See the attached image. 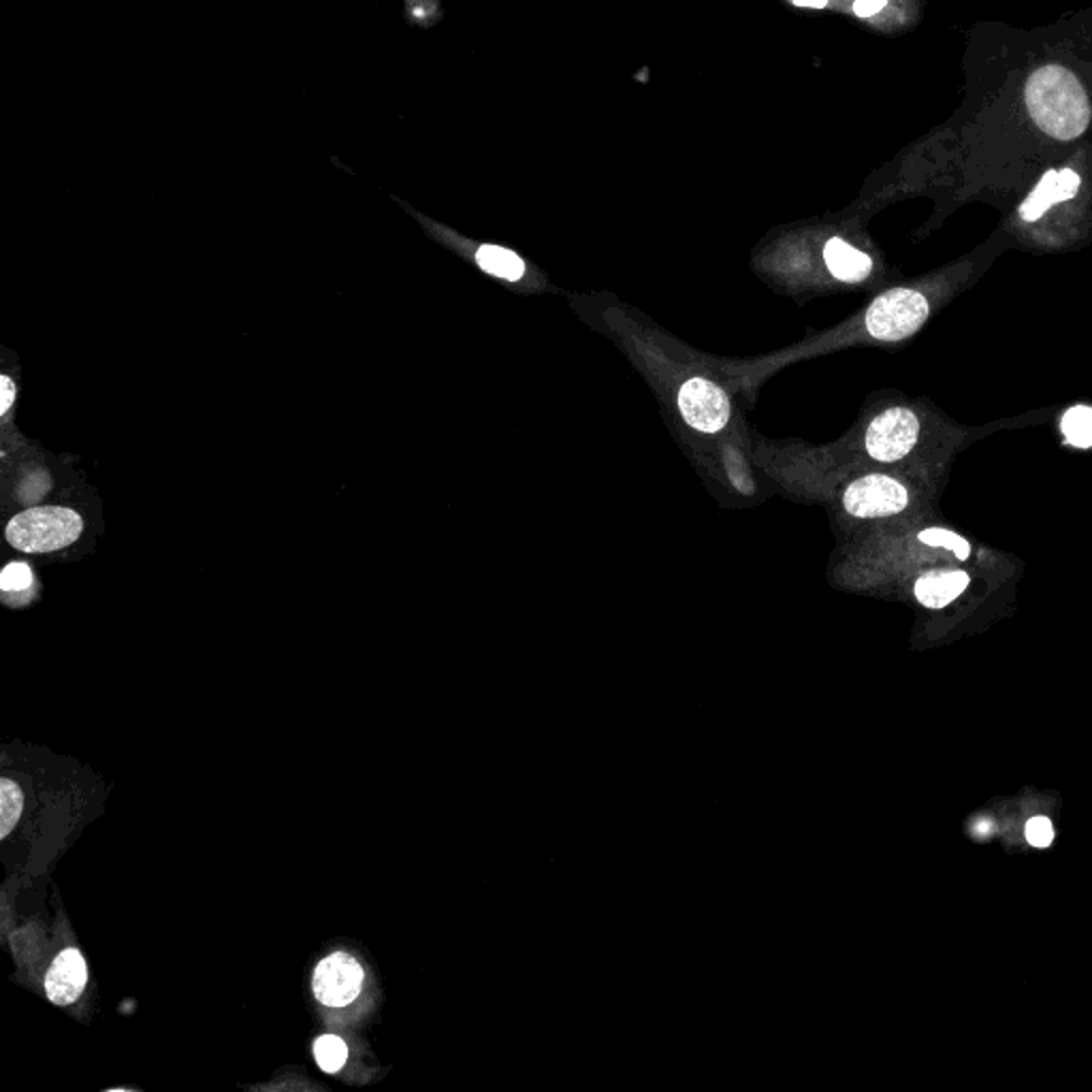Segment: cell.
I'll use <instances>...</instances> for the list:
<instances>
[{"label": "cell", "mask_w": 1092, "mask_h": 1092, "mask_svg": "<svg viewBox=\"0 0 1092 1092\" xmlns=\"http://www.w3.org/2000/svg\"><path fill=\"white\" fill-rule=\"evenodd\" d=\"M476 262L482 271L508 282H516L525 273L523 258L499 245H480L476 252Z\"/></svg>", "instance_id": "7c38bea8"}, {"label": "cell", "mask_w": 1092, "mask_h": 1092, "mask_svg": "<svg viewBox=\"0 0 1092 1092\" xmlns=\"http://www.w3.org/2000/svg\"><path fill=\"white\" fill-rule=\"evenodd\" d=\"M1054 838V828L1047 817H1032L1026 823V840L1032 847H1047Z\"/></svg>", "instance_id": "ac0fdd59"}, {"label": "cell", "mask_w": 1092, "mask_h": 1092, "mask_svg": "<svg viewBox=\"0 0 1092 1092\" xmlns=\"http://www.w3.org/2000/svg\"><path fill=\"white\" fill-rule=\"evenodd\" d=\"M34 584V576H32V569L28 563L23 561H11L4 569H2V576H0V589L11 595V593H23V591H30Z\"/></svg>", "instance_id": "e0dca14e"}, {"label": "cell", "mask_w": 1092, "mask_h": 1092, "mask_svg": "<svg viewBox=\"0 0 1092 1092\" xmlns=\"http://www.w3.org/2000/svg\"><path fill=\"white\" fill-rule=\"evenodd\" d=\"M928 299L911 288H892L879 294L866 311V331L883 341L913 335L928 318Z\"/></svg>", "instance_id": "3957f363"}, {"label": "cell", "mask_w": 1092, "mask_h": 1092, "mask_svg": "<svg viewBox=\"0 0 1092 1092\" xmlns=\"http://www.w3.org/2000/svg\"><path fill=\"white\" fill-rule=\"evenodd\" d=\"M823 260H825L830 273L842 282H862L864 277H868V273L872 269V260L868 258V254L855 250L853 245H849L847 241H842L838 237H834L825 243Z\"/></svg>", "instance_id": "8fae6325"}, {"label": "cell", "mask_w": 1092, "mask_h": 1092, "mask_svg": "<svg viewBox=\"0 0 1092 1092\" xmlns=\"http://www.w3.org/2000/svg\"><path fill=\"white\" fill-rule=\"evenodd\" d=\"M314 1058L324 1073H337L348 1058V1047L339 1037L324 1034L314 1043Z\"/></svg>", "instance_id": "9a60e30c"}, {"label": "cell", "mask_w": 1092, "mask_h": 1092, "mask_svg": "<svg viewBox=\"0 0 1092 1092\" xmlns=\"http://www.w3.org/2000/svg\"><path fill=\"white\" fill-rule=\"evenodd\" d=\"M1064 441L1075 448H1092V405H1073L1060 418Z\"/></svg>", "instance_id": "4fadbf2b"}, {"label": "cell", "mask_w": 1092, "mask_h": 1092, "mask_svg": "<svg viewBox=\"0 0 1092 1092\" xmlns=\"http://www.w3.org/2000/svg\"><path fill=\"white\" fill-rule=\"evenodd\" d=\"M887 0H855L853 4V11L860 15V17H870L874 15L879 9H883Z\"/></svg>", "instance_id": "ffe728a7"}, {"label": "cell", "mask_w": 1092, "mask_h": 1092, "mask_svg": "<svg viewBox=\"0 0 1092 1092\" xmlns=\"http://www.w3.org/2000/svg\"><path fill=\"white\" fill-rule=\"evenodd\" d=\"M968 582L970 578L962 569H934L917 578L915 597L926 608H943L962 595Z\"/></svg>", "instance_id": "30bf717a"}, {"label": "cell", "mask_w": 1092, "mask_h": 1092, "mask_svg": "<svg viewBox=\"0 0 1092 1092\" xmlns=\"http://www.w3.org/2000/svg\"><path fill=\"white\" fill-rule=\"evenodd\" d=\"M1024 100L1032 122L1054 139L1071 141L1088 128V96L1079 79L1064 66L1037 68L1026 81Z\"/></svg>", "instance_id": "6da1fadb"}, {"label": "cell", "mask_w": 1092, "mask_h": 1092, "mask_svg": "<svg viewBox=\"0 0 1092 1092\" xmlns=\"http://www.w3.org/2000/svg\"><path fill=\"white\" fill-rule=\"evenodd\" d=\"M678 410L685 422L700 433H717L729 420L727 395L704 378H689L678 390Z\"/></svg>", "instance_id": "8992f818"}, {"label": "cell", "mask_w": 1092, "mask_h": 1092, "mask_svg": "<svg viewBox=\"0 0 1092 1092\" xmlns=\"http://www.w3.org/2000/svg\"><path fill=\"white\" fill-rule=\"evenodd\" d=\"M906 503V488L898 480L883 473H868L857 478L845 488L842 495L845 510L857 518L892 516L902 512Z\"/></svg>", "instance_id": "5b68a950"}, {"label": "cell", "mask_w": 1092, "mask_h": 1092, "mask_svg": "<svg viewBox=\"0 0 1092 1092\" xmlns=\"http://www.w3.org/2000/svg\"><path fill=\"white\" fill-rule=\"evenodd\" d=\"M23 808V796L21 789L9 781H0V838L9 836V832L15 828L19 815Z\"/></svg>", "instance_id": "5bb4252c"}, {"label": "cell", "mask_w": 1092, "mask_h": 1092, "mask_svg": "<svg viewBox=\"0 0 1092 1092\" xmlns=\"http://www.w3.org/2000/svg\"><path fill=\"white\" fill-rule=\"evenodd\" d=\"M919 435V420L906 407H889L881 412L866 429V452L881 463H894L906 456Z\"/></svg>", "instance_id": "277c9868"}, {"label": "cell", "mask_w": 1092, "mask_h": 1092, "mask_svg": "<svg viewBox=\"0 0 1092 1092\" xmlns=\"http://www.w3.org/2000/svg\"><path fill=\"white\" fill-rule=\"evenodd\" d=\"M87 983V966L79 949L68 947L51 962L45 975V992L53 1005H70Z\"/></svg>", "instance_id": "ba28073f"}, {"label": "cell", "mask_w": 1092, "mask_h": 1092, "mask_svg": "<svg viewBox=\"0 0 1092 1092\" xmlns=\"http://www.w3.org/2000/svg\"><path fill=\"white\" fill-rule=\"evenodd\" d=\"M917 537H919L921 544L936 546V548H947L958 559H966L970 555V544L962 535H958L953 531H947V529H941V527L924 529Z\"/></svg>", "instance_id": "2e32d148"}, {"label": "cell", "mask_w": 1092, "mask_h": 1092, "mask_svg": "<svg viewBox=\"0 0 1092 1092\" xmlns=\"http://www.w3.org/2000/svg\"><path fill=\"white\" fill-rule=\"evenodd\" d=\"M796 4H802V6H823L828 0H793Z\"/></svg>", "instance_id": "44dd1931"}, {"label": "cell", "mask_w": 1092, "mask_h": 1092, "mask_svg": "<svg viewBox=\"0 0 1092 1092\" xmlns=\"http://www.w3.org/2000/svg\"><path fill=\"white\" fill-rule=\"evenodd\" d=\"M83 529V518L66 505H36L15 514L4 529L6 542L30 555L60 550L73 544Z\"/></svg>", "instance_id": "7a4b0ae2"}, {"label": "cell", "mask_w": 1092, "mask_h": 1092, "mask_svg": "<svg viewBox=\"0 0 1092 1092\" xmlns=\"http://www.w3.org/2000/svg\"><path fill=\"white\" fill-rule=\"evenodd\" d=\"M0 382H2V384H0V388H2V399H0L2 403H0V412H2V414H6V412H9V407H11V403H13V397H15V384L11 382V378H9V375H2V378H0Z\"/></svg>", "instance_id": "d6986e66"}, {"label": "cell", "mask_w": 1092, "mask_h": 1092, "mask_svg": "<svg viewBox=\"0 0 1092 1092\" xmlns=\"http://www.w3.org/2000/svg\"><path fill=\"white\" fill-rule=\"evenodd\" d=\"M1079 175L1073 168H1060V171H1047L1037 188L1028 194V198L1019 205V215L1026 222L1039 220L1051 205L1069 200L1079 190Z\"/></svg>", "instance_id": "9c48e42d"}, {"label": "cell", "mask_w": 1092, "mask_h": 1092, "mask_svg": "<svg viewBox=\"0 0 1092 1092\" xmlns=\"http://www.w3.org/2000/svg\"><path fill=\"white\" fill-rule=\"evenodd\" d=\"M363 968L360 964L348 956V953H333L314 970V994L316 998L326 1007H346L352 1002L363 983Z\"/></svg>", "instance_id": "52a82bcc"}]
</instances>
